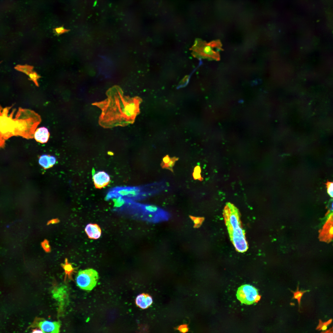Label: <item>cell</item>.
<instances>
[{"label":"cell","instance_id":"1","mask_svg":"<svg viewBox=\"0 0 333 333\" xmlns=\"http://www.w3.org/2000/svg\"><path fill=\"white\" fill-rule=\"evenodd\" d=\"M107 97L92 105L101 110L99 123L105 128L124 126L133 123L140 113L142 99L138 97H130L124 95L118 87H113L107 92Z\"/></svg>","mask_w":333,"mask_h":333},{"label":"cell","instance_id":"2","mask_svg":"<svg viewBox=\"0 0 333 333\" xmlns=\"http://www.w3.org/2000/svg\"><path fill=\"white\" fill-rule=\"evenodd\" d=\"M170 187L165 180L138 186H117L109 188L105 196L106 200L118 198L133 201L143 200L168 190Z\"/></svg>","mask_w":333,"mask_h":333},{"label":"cell","instance_id":"3","mask_svg":"<svg viewBox=\"0 0 333 333\" xmlns=\"http://www.w3.org/2000/svg\"><path fill=\"white\" fill-rule=\"evenodd\" d=\"M223 215L229 237L236 249L240 252H245L248 246L245 232L241 227L238 210L228 203L225 206Z\"/></svg>","mask_w":333,"mask_h":333},{"label":"cell","instance_id":"4","mask_svg":"<svg viewBox=\"0 0 333 333\" xmlns=\"http://www.w3.org/2000/svg\"><path fill=\"white\" fill-rule=\"evenodd\" d=\"M11 107L0 109V147H3L5 141L14 136H21L23 124L21 114L18 111L14 119L13 118L15 109L13 110L9 116L8 114Z\"/></svg>","mask_w":333,"mask_h":333},{"label":"cell","instance_id":"5","mask_svg":"<svg viewBox=\"0 0 333 333\" xmlns=\"http://www.w3.org/2000/svg\"><path fill=\"white\" fill-rule=\"evenodd\" d=\"M98 277L96 271L92 269H88L79 272L76 281L77 285L80 288L91 290L96 286Z\"/></svg>","mask_w":333,"mask_h":333},{"label":"cell","instance_id":"6","mask_svg":"<svg viewBox=\"0 0 333 333\" xmlns=\"http://www.w3.org/2000/svg\"><path fill=\"white\" fill-rule=\"evenodd\" d=\"M237 299L241 303L251 305L259 301L261 296L257 290L252 286L245 284L239 287L237 291Z\"/></svg>","mask_w":333,"mask_h":333},{"label":"cell","instance_id":"7","mask_svg":"<svg viewBox=\"0 0 333 333\" xmlns=\"http://www.w3.org/2000/svg\"><path fill=\"white\" fill-rule=\"evenodd\" d=\"M333 237V214L331 213L320 232L319 238L320 240L328 243Z\"/></svg>","mask_w":333,"mask_h":333},{"label":"cell","instance_id":"8","mask_svg":"<svg viewBox=\"0 0 333 333\" xmlns=\"http://www.w3.org/2000/svg\"><path fill=\"white\" fill-rule=\"evenodd\" d=\"M93 180L95 187L101 189L107 186L109 184L110 181V177L105 172L100 171L93 175Z\"/></svg>","mask_w":333,"mask_h":333},{"label":"cell","instance_id":"9","mask_svg":"<svg viewBox=\"0 0 333 333\" xmlns=\"http://www.w3.org/2000/svg\"><path fill=\"white\" fill-rule=\"evenodd\" d=\"M39 326L43 333H57L59 332L60 323L59 322L45 320L40 322Z\"/></svg>","mask_w":333,"mask_h":333},{"label":"cell","instance_id":"10","mask_svg":"<svg viewBox=\"0 0 333 333\" xmlns=\"http://www.w3.org/2000/svg\"><path fill=\"white\" fill-rule=\"evenodd\" d=\"M152 298L147 294L142 293L136 298L135 303L139 308L144 309L148 308L153 303Z\"/></svg>","mask_w":333,"mask_h":333},{"label":"cell","instance_id":"11","mask_svg":"<svg viewBox=\"0 0 333 333\" xmlns=\"http://www.w3.org/2000/svg\"><path fill=\"white\" fill-rule=\"evenodd\" d=\"M50 137V133L47 128L42 127L37 129L34 133V137L39 142L44 143L47 142Z\"/></svg>","mask_w":333,"mask_h":333},{"label":"cell","instance_id":"12","mask_svg":"<svg viewBox=\"0 0 333 333\" xmlns=\"http://www.w3.org/2000/svg\"><path fill=\"white\" fill-rule=\"evenodd\" d=\"M85 231L88 238L91 239L99 238L101 233L100 228L97 224H88L85 228Z\"/></svg>","mask_w":333,"mask_h":333},{"label":"cell","instance_id":"13","mask_svg":"<svg viewBox=\"0 0 333 333\" xmlns=\"http://www.w3.org/2000/svg\"><path fill=\"white\" fill-rule=\"evenodd\" d=\"M56 161V159L54 157L46 154L40 156L39 160V164L44 169L52 167L55 164Z\"/></svg>","mask_w":333,"mask_h":333},{"label":"cell","instance_id":"14","mask_svg":"<svg viewBox=\"0 0 333 333\" xmlns=\"http://www.w3.org/2000/svg\"><path fill=\"white\" fill-rule=\"evenodd\" d=\"M61 266L64 270L65 274V279L67 277L70 279H72V275L74 272V269L72 264L68 262L67 259H65V263L61 264Z\"/></svg>","mask_w":333,"mask_h":333},{"label":"cell","instance_id":"15","mask_svg":"<svg viewBox=\"0 0 333 333\" xmlns=\"http://www.w3.org/2000/svg\"><path fill=\"white\" fill-rule=\"evenodd\" d=\"M179 159V158L176 157H173L171 158V160L167 164L161 166V167L163 169H168L173 173V167L176 162Z\"/></svg>","mask_w":333,"mask_h":333},{"label":"cell","instance_id":"16","mask_svg":"<svg viewBox=\"0 0 333 333\" xmlns=\"http://www.w3.org/2000/svg\"><path fill=\"white\" fill-rule=\"evenodd\" d=\"M189 216L194 223L193 227L195 228H199L202 225L204 219V218L203 217H196L191 215H190Z\"/></svg>","mask_w":333,"mask_h":333},{"label":"cell","instance_id":"17","mask_svg":"<svg viewBox=\"0 0 333 333\" xmlns=\"http://www.w3.org/2000/svg\"><path fill=\"white\" fill-rule=\"evenodd\" d=\"M201 168L199 166L197 165L195 166L192 173V176L194 180H198L200 181L203 180V179L201 175Z\"/></svg>","mask_w":333,"mask_h":333},{"label":"cell","instance_id":"18","mask_svg":"<svg viewBox=\"0 0 333 333\" xmlns=\"http://www.w3.org/2000/svg\"><path fill=\"white\" fill-rule=\"evenodd\" d=\"M308 291V290H304L303 291L299 290L298 286L297 290L296 291L293 292L292 291L294 294V296L292 298L297 300L299 306L300 303L302 295L304 293Z\"/></svg>","mask_w":333,"mask_h":333},{"label":"cell","instance_id":"19","mask_svg":"<svg viewBox=\"0 0 333 333\" xmlns=\"http://www.w3.org/2000/svg\"><path fill=\"white\" fill-rule=\"evenodd\" d=\"M332 322V319L325 322H323L321 320H319V324L317 327L316 329L319 331H325L327 329V326L331 323Z\"/></svg>","mask_w":333,"mask_h":333},{"label":"cell","instance_id":"20","mask_svg":"<svg viewBox=\"0 0 333 333\" xmlns=\"http://www.w3.org/2000/svg\"><path fill=\"white\" fill-rule=\"evenodd\" d=\"M30 79L32 80L35 85L37 87L39 86L38 80L41 76L38 75L36 72H31L29 74Z\"/></svg>","mask_w":333,"mask_h":333},{"label":"cell","instance_id":"21","mask_svg":"<svg viewBox=\"0 0 333 333\" xmlns=\"http://www.w3.org/2000/svg\"><path fill=\"white\" fill-rule=\"evenodd\" d=\"M69 29H66L63 26L56 27L53 29V31L55 35H60L69 32Z\"/></svg>","mask_w":333,"mask_h":333},{"label":"cell","instance_id":"22","mask_svg":"<svg viewBox=\"0 0 333 333\" xmlns=\"http://www.w3.org/2000/svg\"><path fill=\"white\" fill-rule=\"evenodd\" d=\"M202 51L203 54L208 56H212L215 54L212 47L208 45L205 46L203 48Z\"/></svg>","mask_w":333,"mask_h":333},{"label":"cell","instance_id":"23","mask_svg":"<svg viewBox=\"0 0 333 333\" xmlns=\"http://www.w3.org/2000/svg\"><path fill=\"white\" fill-rule=\"evenodd\" d=\"M328 194L332 198L333 197V184L332 182L327 181L325 183Z\"/></svg>","mask_w":333,"mask_h":333},{"label":"cell","instance_id":"24","mask_svg":"<svg viewBox=\"0 0 333 333\" xmlns=\"http://www.w3.org/2000/svg\"><path fill=\"white\" fill-rule=\"evenodd\" d=\"M177 329L180 332L186 333L188 331L189 328L187 324H183L179 326Z\"/></svg>","mask_w":333,"mask_h":333},{"label":"cell","instance_id":"25","mask_svg":"<svg viewBox=\"0 0 333 333\" xmlns=\"http://www.w3.org/2000/svg\"><path fill=\"white\" fill-rule=\"evenodd\" d=\"M42 246L46 252H49L50 250V247L48 241L46 240H44L41 243Z\"/></svg>","mask_w":333,"mask_h":333},{"label":"cell","instance_id":"26","mask_svg":"<svg viewBox=\"0 0 333 333\" xmlns=\"http://www.w3.org/2000/svg\"><path fill=\"white\" fill-rule=\"evenodd\" d=\"M171 158H170L168 155H167L164 156L163 158L162 161L160 164L161 166L168 163L171 160Z\"/></svg>","mask_w":333,"mask_h":333},{"label":"cell","instance_id":"27","mask_svg":"<svg viewBox=\"0 0 333 333\" xmlns=\"http://www.w3.org/2000/svg\"><path fill=\"white\" fill-rule=\"evenodd\" d=\"M32 333H43L41 329L36 328L32 330Z\"/></svg>","mask_w":333,"mask_h":333},{"label":"cell","instance_id":"28","mask_svg":"<svg viewBox=\"0 0 333 333\" xmlns=\"http://www.w3.org/2000/svg\"><path fill=\"white\" fill-rule=\"evenodd\" d=\"M324 332V333H333V328H332V327L331 328H330L329 330L326 331L325 332Z\"/></svg>","mask_w":333,"mask_h":333}]
</instances>
